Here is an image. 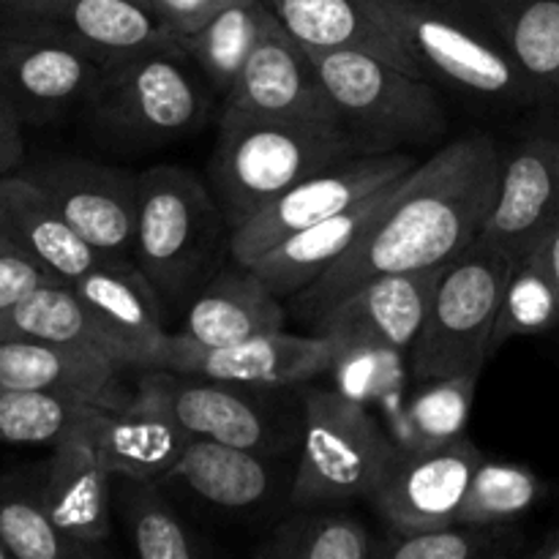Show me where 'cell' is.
<instances>
[{
	"mask_svg": "<svg viewBox=\"0 0 559 559\" xmlns=\"http://www.w3.org/2000/svg\"><path fill=\"white\" fill-rule=\"evenodd\" d=\"M435 85L500 112L544 109V98L478 0H374Z\"/></svg>",
	"mask_w": 559,
	"mask_h": 559,
	"instance_id": "cell-2",
	"label": "cell"
},
{
	"mask_svg": "<svg viewBox=\"0 0 559 559\" xmlns=\"http://www.w3.org/2000/svg\"><path fill=\"white\" fill-rule=\"evenodd\" d=\"M191 440L194 437L183 429L173 409L140 385L134 396L107 404L98 418V442L112 478L162 484Z\"/></svg>",
	"mask_w": 559,
	"mask_h": 559,
	"instance_id": "cell-20",
	"label": "cell"
},
{
	"mask_svg": "<svg viewBox=\"0 0 559 559\" xmlns=\"http://www.w3.org/2000/svg\"><path fill=\"white\" fill-rule=\"evenodd\" d=\"M140 3H142V0H140Z\"/></svg>",
	"mask_w": 559,
	"mask_h": 559,
	"instance_id": "cell-47",
	"label": "cell"
},
{
	"mask_svg": "<svg viewBox=\"0 0 559 559\" xmlns=\"http://www.w3.org/2000/svg\"><path fill=\"white\" fill-rule=\"evenodd\" d=\"M513 265L516 260L486 238L445 262L424 331L409 349L415 382L484 371Z\"/></svg>",
	"mask_w": 559,
	"mask_h": 559,
	"instance_id": "cell-7",
	"label": "cell"
},
{
	"mask_svg": "<svg viewBox=\"0 0 559 559\" xmlns=\"http://www.w3.org/2000/svg\"><path fill=\"white\" fill-rule=\"evenodd\" d=\"M158 480L120 478V519L131 549L142 559H200L207 546L178 516Z\"/></svg>",
	"mask_w": 559,
	"mask_h": 559,
	"instance_id": "cell-34",
	"label": "cell"
},
{
	"mask_svg": "<svg viewBox=\"0 0 559 559\" xmlns=\"http://www.w3.org/2000/svg\"><path fill=\"white\" fill-rule=\"evenodd\" d=\"M25 162V142H22V120L11 104L0 96V178L16 173Z\"/></svg>",
	"mask_w": 559,
	"mask_h": 559,
	"instance_id": "cell-42",
	"label": "cell"
},
{
	"mask_svg": "<svg viewBox=\"0 0 559 559\" xmlns=\"http://www.w3.org/2000/svg\"><path fill=\"white\" fill-rule=\"evenodd\" d=\"M442 271H445V265L377 276L355 289L331 314L342 311V314L355 317L364 325H369L377 336L385 338L393 349L409 358V349L418 342L426 325Z\"/></svg>",
	"mask_w": 559,
	"mask_h": 559,
	"instance_id": "cell-27",
	"label": "cell"
},
{
	"mask_svg": "<svg viewBox=\"0 0 559 559\" xmlns=\"http://www.w3.org/2000/svg\"><path fill=\"white\" fill-rule=\"evenodd\" d=\"M396 442L366 404L338 388H309L300 415V459L289 484L295 508L369 500Z\"/></svg>",
	"mask_w": 559,
	"mask_h": 559,
	"instance_id": "cell-8",
	"label": "cell"
},
{
	"mask_svg": "<svg viewBox=\"0 0 559 559\" xmlns=\"http://www.w3.org/2000/svg\"><path fill=\"white\" fill-rule=\"evenodd\" d=\"M480 374H453L420 380L418 391L393 415V442L399 448H429L464 435Z\"/></svg>",
	"mask_w": 559,
	"mask_h": 559,
	"instance_id": "cell-35",
	"label": "cell"
},
{
	"mask_svg": "<svg viewBox=\"0 0 559 559\" xmlns=\"http://www.w3.org/2000/svg\"><path fill=\"white\" fill-rule=\"evenodd\" d=\"M559 224V134H535L502 151L500 189L480 238L524 260Z\"/></svg>",
	"mask_w": 559,
	"mask_h": 559,
	"instance_id": "cell-18",
	"label": "cell"
},
{
	"mask_svg": "<svg viewBox=\"0 0 559 559\" xmlns=\"http://www.w3.org/2000/svg\"><path fill=\"white\" fill-rule=\"evenodd\" d=\"M0 559H11L9 549H5V546H3V540H0Z\"/></svg>",
	"mask_w": 559,
	"mask_h": 559,
	"instance_id": "cell-46",
	"label": "cell"
},
{
	"mask_svg": "<svg viewBox=\"0 0 559 559\" xmlns=\"http://www.w3.org/2000/svg\"><path fill=\"white\" fill-rule=\"evenodd\" d=\"M55 202L76 235L102 257H131L136 238V175L80 156L20 167Z\"/></svg>",
	"mask_w": 559,
	"mask_h": 559,
	"instance_id": "cell-13",
	"label": "cell"
},
{
	"mask_svg": "<svg viewBox=\"0 0 559 559\" xmlns=\"http://www.w3.org/2000/svg\"><path fill=\"white\" fill-rule=\"evenodd\" d=\"M415 164L418 162L404 151L342 158V162L295 183L293 189L260 207L249 222L233 229L229 257L238 265H249L251 260H257L262 251L276 246L278 240L289 238L293 233H300L311 224L338 216L358 202L369 200L377 191L393 186L404 175L413 173Z\"/></svg>",
	"mask_w": 559,
	"mask_h": 559,
	"instance_id": "cell-9",
	"label": "cell"
},
{
	"mask_svg": "<svg viewBox=\"0 0 559 559\" xmlns=\"http://www.w3.org/2000/svg\"><path fill=\"white\" fill-rule=\"evenodd\" d=\"M140 388L162 399L194 440H216L224 445L278 453L284 429L278 424V388L240 385L169 369L142 371Z\"/></svg>",
	"mask_w": 559,
	"mask_h": 559,
	"instance_id": "cell-11",
	"label": "cell"
},
{
	"mask_svg": "<svg viewBox=\"0 0 559 559\" xmlns=\"http://www.w3.org/2000/svg\"><path fill=\"white\" fill-rule=\"evenodd\" d=\"M530 557L533 559H559V524L555 530H549V533H546V538L540 540L533 551H530Z\"/></svg>",
	"mask_w": 559,
	"mask_h": 559,
	"instance_id": "cell-44",
	"label": "cell"
},
{
	"mask_svg": "<svg viewBox=\"0 0 559 559\" xmlns=\"http://www.w3.org/2000/svg\"><path fill=\"white\" fill-rule=\"evenodd\" d=\"M311 58L338 123L364 156L429 145L451 126L440 87L391 60L358 49L311 52Z\"/></svg>",
	"mask_w": 559,
	"mask_h": 559,
	"instance_id": "cell-5",
	"label": "cell"
},
{
	"mask_svg": "<svg viewBox=\"0 0 559 559\" xmlns=\"http://www.w3.org/2000/svg\"><path fill=\"white\" fill-rule=\"evenodd\" d=\"M147 369L183 371L211 380L287 391L328 374L331 342L322 333L293 336L287 331H276L222 347H205L183 333H167Z\"/></svg>",
	"mask_w": 559,
	"mask_h": 559,
	"instance_id": "cell-12",
	"label": "cell"
},
{
	"mask_svg": "<svg viewBox=\"0 0 559 559\" xmlns=\"http://www.w3.org/2000/svg\"><path fill=\"white\" fill-rule=\"evenodd\" d=\"M260 559H377V538L364 522L328 506L298 508L257 546Z\"/></svg>",
	"mask_w": 559,
	"mask_h": 559,
	"instance_id": "cell-31",
	"label": "cell"
},
{
	"mask_svg": "<svg viewBox=\"0 0 559 559\" xmlns=\"http://www.w3.org/2000/svg\"><path fill=\"white\" fill-rule=\"evenodd\" d=\"M11 14L52 27L98 66L147 49L180 47V38L162 16L140 0H36Z\"/></svg>",
	"mask_w": 559,
	"mask_h": 559,
	"instance_id": "cell-19",
	"label": "cell"
},
{
	"mask_svg": "<svg viewBox=\"0 0 559 559\" xmlns=\"http://www.w3.org/2000/svg\"><path fill=\"white\" fill-rule=\"evenodd\" d=\"M224 107L262 115V118L342 129L314 58L298 38L284 31L276 14L246 60L235 85L224 96Z\"/></svg>",
	"mask_w": 559,
	"mask_h": 559,
	"instance_id": "cell-16",
	"label": "cell"
},
{
	"mask_svg": "<svg viewBox=\"0 0 559 559\" xmlns=\"http://www.w3.org/2000/svg\"><path fill=\"white\" fill-rule=\"evenodd\" d=\"M98 71L96 60L31 16L9 14L0 31V96L22 123H41L85 104Z\"/></svg>",
	"mask_w": 559,
	"mask_h": 559,
	"instance_id": "cell-10",
	"label": "cell"
},
{
	"mask_svg": "<svg viewBox=\"0 0 559 559\" xmlns=\"http://www.w3.org/2000/svg\"><path fill=\"white\" fill-rule=\"evenodd\" d=\"M0 540L11 559H91L96 551L71 540L49 516L41 473L0 478Z\"/></svg>",
	"mask_w": 559,
	"mask_h": 559,
	"instance_id": "cell-32",
	"label": "cell"
},
{
	"mask_svg": "<svg viewBox=\"0 0 559 559\" xmlns=\"http://www.w3.org/2000/svg\"><path fill=\"white\" fill-rule=\"evenodd\" d=\"M0 238L66 284H74L102 260L71 229L41 186L20 169L0 178Z\"/></svg>",
	"mask_w": 559,
	"mask_h": 559,
	"instance_id": "cell-22",
	"label": "cell"
},
{
	"mask_svg": "<svg viewBox=\"0 0 559 559\" xmlns=\"http://www.w3.org/2000/svg\"><path fill=\"white\" fill-rule=\"evenodd\" d=\"M399 180L388 189L377 191L369 200L358 202L338 216L325 218L320 224L293 233L289 238L278 240L257 260L249 262L251 271L278 295V298H295L311 284L320 282L338 260L349 251V246L369 229V224L385 207L388 197L396 189Z\"/></svg>",
	"mask_w": 559,
	"mask_h": 559,
	"instance_id": "cell-23",
	"label": "cell"
},
{
	"mask_svg": "<svg viewBox=\"0 0 559 559\" xmlns=\"http://www.w3.org/2000/svg\"><path fill=\"white\" fill-rule=\"evenodd\" d=\"M104 407L107 404H98L63 440L55 442L52 456L41 467V497L52 522L96 555L112 533V473L98 442Z\"/></svg>",
	"mask_w": 559,
	"mask_h": 559,
	"instance_id": "cell-17",
	"label": "cell"
},
{
	"mask_svg": "<svg viewBox=\"0 0 559 559\" xmlns=\"http://www.w3.org/2000/svg\"><path fill=\"white\" fill-rule=\"evenodd\" d=\"M271 22L273 11L265 0H240L218 11L200 31L180 38V47L205 76L211 91L227 96Z\"/></svg>",
	"mask_w": 559,
	"mask_h": 559,
	"instance_id": "cell-30",
	"label": "cell"
},
{
	"mask_svg": "<svg viewBox=\"0 0 559 559\" xmlns=\"http://www.w3.org/2000/svg\"><path fill=\"white\" fill-rule=\"evenodd\" d=\"M314 333H322L331 342V369L338 391L355 402L366 404L388 396L399 385L402 366L407 355L393 349L382 336L355 317L336 314L325 317Z\"/></svg>",
	"mask_w": 559,
	"mask_h": 559,
	"instance_id": "cell-29",
	"label": "cell"
},
{
	"mask_svg": "<svg viewBox=\"0 0 559 559\" xmlns=\"http://www.w3.org/2000/svg\"><path fill=\"white\" fill-rule=\"evenodd\" d=\"M527 257H535V260L544 265V271L549 273L551 284H555V289L559 295V224L546 233V238L540 240V243L535 246Z\"/></svg>",
	"mask_w": 559,
	"mask_h": 559,
	"instance_id": "cell-43",
	"label": "cell"
},
{
	"mask_svg": "<svg viewBox=\"0 0 559 559\" xmlns=\"http://www.w3.org/2000/svg\"><path fill=\"white\" fill-rule=\"evenodd\" d=\"M142 3L151 5L175 36L186 38L200 31L205 22H211L218 11L229 9L240 0H142Z\"/></svg>",
	"mask_w": 559,
	"mask_h": 559,
	"instance_id": "cell-41",
	"label": "cell"
},
{
	"mask_svg": "<svg viewBox=\"0 0 559 559\" xmlns=\"http://www.w3.org/2000/svg\"><path fill=\"white\" fill-rule=\"evenodd\" d=\"M0 338H33L109 358L74 287L63 282L44 284L0 311Z\"/></svg>",
	"mask_w": 559,
	"mask_h": 559,
	"instance_id": "cell-33",
	"label": "cell"
},
{
	"mask_svg": "<svg viewBox=\"0 0 559 559\" xmlns=\"http://www.w3.org/2000/svg\"><path fill=\"white\" fill-rule=\"evenodd\" d=\"M524 74L559 112V0H478Z\"/></svg>",
	"mask_w": 559,
	"mask_h": 559,
	"instance_id": "cell-28",
	"label": "cell"
},
{
	"mask_svg": "<svg viewBox=\"0 0 559 559\" xmlns=\"http://www.w3.org/2000/svg\"><path fill=\"white\" fill-rule=\"evenodd\" d=\"M49 282H58V278L44 271L36 260L22 254L9 240L0 238V311L14 306L16 300L27 298L33 289L44 287Z\"/></svg>",
	"mask_w": 559,
	"mask_h": 559,
	"instance_id": "cell-40",
	"label": "cell"
},
{
	"mask_svg": "<svg viewBox=\"0 0 559 559\" xmlns=\"http://www.w3.org/2000/svg\"><path fill=\"white\" fill-rule=\"evenodd\" d=\"M276 453L191 440L162 486H180L200 502L222 511H249L265 506L278 486Z\"/></svg>",
	"mask_w": 559,
	"mask_h": 559,
	"instance_id": "cell-25",
	"label": "cell"
},
{
	"mask_svg": "<svg viewBox=\"0 0 559 559\" xmlns=\"http://www.w3.org/2000/svg\"><path fill=\"white\" fill-rule=\"evenodd\" d=\"M98 404L58 391H0V442L55 445Z\"/></svg>",
	"mask_w": 559,
	"mask_h": 559,
	"instance_id": "cell-38",
	"label": "cell"
},
{
	"mask_svg": "<svg viewBox=\"0 0 559 559\" xmlns=\"http://www.w3.org/2000/svg\"><path fill=\"white\" fill-rule=\"evenodd\" d=\"M349 156L364 153L338 126L262 118L224 107L211 156V186L229 229H238L295 183Z\"/></svg>",
	"mask_w": 559,
	"mask_h": 559,
	"instance_id": "cell-4",
	"label": "cell"
},
{
	"mask_svg": "<svg viewBox=\"0 0 559 559\" xmlns=\"http://www.w3.org/2000/svg\"><path fill=\"white\" fill-rule=\"evenodd\" d=\"M33 3H36V0H0V9H3L5 14H11V11H22Z\"/></svg>",
	"mask_w": 559,
	"mask_h": 559,
	"instance_id": "cell-45",
	"label": "cell"
},
{
	"mask_svg": "<svg viewBox=\"0 0 559 559\" xmlns=\"http://www.w3.org/2000/svg\"><path fill=\"white\" fill-rule=\"evenodd\" d=\"M207 87L183 47L147 49L102 66L87 118L104 140L123 147L167 145L205 123Z\"/></svg>",
	"mask_w": 559,
	"mask_h": 559,
	"instance_id": "cell-6",
	"label": "cell"
},
{
	"mask_svg": "<svg viewBox=\"0 0 559 559\" xmlns=\"http://www.w3.org/2000/svg\"><path fill=\"white\" fill-rule=\"evenodd\" d=\"M284 31L309 52L358 49L424 76L413 49L374 0H265ZM426 80V76H424Z\"/></svg>",
	"mask_w": 559,
	"mask_h": 559,
	"instance_id": "cell-21",
	"label": "cell"
},
{
	"mask_svg": "<svg viewBox=\"0 0 559 559\" xmlns=\"http://www.w3.org/2000/svg\"><path fill=\"white\" fill-rule=\"evenodd\" d=\"M559 328V295L535 257L516 260L502 293L500 314H497L495 336H491V355L513 338L538 336Z\"/></svg>",
	"mask_w": 559,
	"mask_h": 559,
	"instance_id": "cell-39",
	"label": "cell"
},
{
	"mask_svg": "<svg viewBox=\"0 0 559 559\" xmlns=\"http://www.w3.org/2000/svg\"><path fill=\"white\" fill-rule=\"evenodd\" d=\"M118 366L109 358L33 338H0V391H58L112 404Z\"/></svg>",
	"mask_w": 559,
	"mask_h": 559,
	"instance_id": "cell-26",
	"label": "cell"
},
{
	"mask_svg": "<svg viewBox=\"0 0 559 559\" xmlns=\"http://www.w3.org/2000/svg\"><path fill=\"white\" fill-rule=\"evenodd\" d=\"M500 173L502 147L484 131L459 136L415 164L347 254L320 282L295 295L300 320L314 333L342 300L371 278L445 265L462 254L484 235Z\"/></svg>",
	"mask_w": 559,
	"mask_h": 559,
	"instance_id": "cell-1",
	"label": "cell"
},
{
	"mask_svg": "<svg viewBox=\"0 0 559 559\" xmlns=\"http://www.w3.org/2000/svg\"><path fill=\"white\" fill-rule=\"evenodd\" d=\"M484 462L467 437L429 448L393 451L380 484L369 495L377 516L388 530L420 533L456 522L475 467Z\"/></svg>",
	"mask_w": 559,
	"mask_h": 559,
	"instance_id": "cell-14",
	"label": "cell"
},
{
	"mask_svg": "<svg viewBox=\"0 0 559 559\" xmlns=\"http://www.w3.org/2000/svg\"><path fill=\"white\" fill-rule=\"evenodd\" d=\"M134 262L167 311H186L229 254L227 216L191 169L156 164L136 175Z\"/></svg>",
	"mask_w": 559,
	"mask_h": 559,
	"instance_id": "cell-3",
	"label": "cell"
},
{
	"mask_svg": "<svg viewBox=\"0 0 559 559\" xmlns=\"http://www.w3.org/2000/svg\"><path fill=\"white\" fill-rule=\"evenodd\" d=\"M93 328L118 369L151 366L164 342V304L151 278L131 257H102L74 284Z\"/></svg>",
	"mask_w": 559,
	"mask_h": 559,
	"instance_id": "cell-15",
	"label": "cell"
},
{
	"mask_svg": "<svg viewBox=\"0 0 559 559\" xmlns=\"http://www.w3.org/2000/svg\"><path fill=\"white\" fill-rule=\"evenodd\" d=\"M546 495H549L546 480L527 464L484 459L469 478L456 524H475V527L519 524Z\"/></svg>",
	"mask_w": 559,
	"mask_h": 559,
	"instance_id": "cell-37",
	"label": "cell"
},
{
	"mask_svg": "<svg viewBox=\"0 0 559 559\" xmlns=\"http://www.w3.org/2000/svg\"><path fill=\"white\" fill-rule=\"evenodd\" d=\"M284 325L282 298L249 265L235 262L233 271H218L186 306L180 333L205 347H222L284 331Z\"/></svg>",
	"mask_w": 559,
	"mask_h": 559,
	"instance_id": "cell-24",
	"label": "cell"
},
{
	"mask_svg": "<svg viewBox=\"0 0 559 559\" xmlns=\"http://www.w3.org/2000/svg\"><path fill=\"white\" fill-rule=\"evenodd\" d=\"M524 533L516 524L475 527V524H445V527L402 533L388 530L377 538V559H502L522 555Z\"/></svg>",
	"mask_w": 559,
	"mask_h": 559,
	"instance_id": "cell-36",
	"label": "cell"
}]
</instances>
